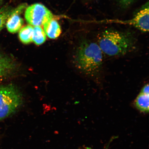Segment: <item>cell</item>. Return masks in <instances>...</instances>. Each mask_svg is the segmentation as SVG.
Wrapping results in <instances>:
<instances>
[{
	"label": "cell",
	"mask_w": 149,
	"mask_h": 149,
	"mask_svg": "<svg viewBox=\"0 0 149 149\" xmlns=\"http://www.w3.org/2000/svg\"><path fill=\"white\" fill-rule=\"evenodd\" d=\"M13 10L8 6H5L0 9V31L4 27Z\"/></svg>",
	"instance_id": "cell-12"
},
{
	"label": "cell",
	"mask_w": 149,
	"mask_h": 149,
	"mask_svg": "<svg viewBox=\"0 0 149 149\" xmlns=\"http://www.w3.org/2000/svg\"><path fill=\"white\" fill-rule=\"evenodd\" d=\"M89 149V148H88V149Z\"/></svg>",
	"instance_id": "cell-14"
},
{
	"label": "cell",
	"mask_w": 149,
	"mask_h": 149,
	"mask_svg": "<svg viewBox=\"0 0 149 149\" xmlns=\"http://www.w3.org/2000/svg\"><path fill=\"white\" fill-rule=\"evenodd\" d=\"M22 103V94L15 86H0V121L14 113Z\"/></svg>",
	"instance_id": "cell-3"
},
{
	"label": "cell",
	"mask_w": 149,
	"mask_h": 149,
	"mask_svg": "<svg viewBox=\"0 0 149 149\" xmlns=\"http://www.w3.org/2000/svg\"><path fill=\"white\" fill-rule=\"evenodd\" d=\"M45 33L49 38L56 39L60 35L61 30L57 21L53 18L43 24Z\"/></svg>",
	"instance_id": "cell-9"
},
{
	"label": "cell",
	"mask_w": 149,
	"mask_h": 149,
	"mask_svg": "<svg viewBox=\"0 0 149 149\" xmlns=\"http://www.w3.org/2000/svg\"><path fill=\"white\" fill-rule=\"evenodd\" d=\"M25 16L28 23L34 26L43 25L53 17L51 12L46 7L39 3L28 7L26 9Z\"/></svg>",
	"instance_id": "cell-4"
},
{
	"label": "cell",
	"mask_w": 149,
	"mask_h": 149,
	"mask_svg": "<svg viewBox=\"0 0 149 149\" xmlns=\"http://www.w3.org/2000/svg\"><path fill=\"white\" fill-rule=\"evenodd\" d=\"M13 9L12 13L6 22V26L8 31L12 33H16L21 29L23 26L24 20Z\"/></svg>",
	"instance_id": "cell-8"
},
{
	"label": "cell",
	"mask_w": 149,
	"mask_h": 149,
	"mask_svg": "<svg viewBox=\"0 0 149 149\" xmlns=\"http://www.w3.org/2000/svg\"><path fill=\"white\" fill-rule=\"evenodd\" d=\"M126 24L142 31L146 33L149 31L148 1L141 7L132 19L125 22Z\"/></svg>",
	"instance_id": "cell-5"
},
{
	"label": "cell",
	"mask_w": 149,
	"mask_h": 149,
	"mask_svg": "<svg viewBox=\"0 0 149 149\" xmlns=\"http://www.w3.org/2000/svg\"><path fill=\"white\" fill-rule=\"evenodd\" d=\"M119 3L124 8H127L131 5L135 0H118Z\"/></svg>",
	"instance_id": "cell-13"
},
{
	"label": "cell",
	"mask_w": 149,
	"mask_h": 149,
	"mask_svg": "<svg viewBox=\"0 0 149 149\" xmlns=\"http://www.w3.org/2000/svg\"><path fill=\"white\" fill-rule=\"evenodd\" d=\"M97 44L104 55L111 57H120L135 49L136 41L130 33L109 29L99 35Z\"/></svg>",
	"instance_id": "cell-2"
},
{
	"label": "cell",
	"mask_w": 149,
	"mask_h": 149,
	"mask_svg": "<svg viewBox=\"0 0 149 149\" xmlns=\"http://www.w3.org/2000/svg\"><path fill=\"white\" fill-rule=\"evenodd\" d=\"M33 27L31 25H27L22 29L19 33L20 40L25 44L33 42Z\"/></svg>",
	"instance_id": "cell-10"
},
{
	"label": "cell",
	"mask_w": 149,
	"mask_h": 149,
	"mask_svg": "<svg viewBox=\"0 0 149 149\" xmlns=\"http://www.w3.org/2000/svg\"><path fill=\"white\" fill-rule=\"evenodd\" d=\"M33 42L37 45H40L45 42L46 36L45 33L40 26H35L33 28Z\"/></svg>",
	"instance_id": "cell-11"
},
{
	"label": "cell",
	"mask_w": 149,
	"mask_h": 149,
	"mask_svg": "<svg viewBox=\"0 0 149 149\" xmlns=\"http://www.w3.org/2000/svg\"><path fill=\"white\" fill-rule=\"evenodd\" d=\"M103 55L97 43L84 39L76 49L74 64L83 74L89 77H95L102 70Z\"/></svg>",
	"instance_id": "cell-1"
},
{
	"label": "cell",
	"mask_w": 149,
	"mask_h": 149,
	"mask_svg": "<svg viewBox=\"0 0 149 149\" xmlns=\"http://www.w3.org/2000/svg\"><path fill=\"white\" fill-rule=\"evenodd\" d=\"M149 89L148 83L141 89L134 101L136 108L143 113H148L149 111Z\"/></svg>",
	"instance_id": "cell-6"
},
{
	"label": "cell",
	"mask_w": 149,
	"mask_h": 149,
	"mask_svg": "<svg viewBox=\"0 0 149 149\" xmlns=\"http://www.w3.org/2000/svg\"><path fill=\"white\" fill-rule=\"evenodd\" d=\"M16 68L15 63L11 58L0 53V77L10 74Z\"/></svg>",
	"instance_id": "cell-7"
}]
</instances>
